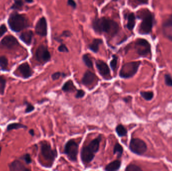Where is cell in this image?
Instances as JSON below:
<instances>
[{
  "label": "cell",
  "instance_id": "9a60e30c",
  "mask_svg": "<svg viewBox=\"0 0 172 171\" xmlns=\"http://www.w3.org/2000/svg\"><path fill=\"white\" fill-rule=\"evenodd\" d=\"M96 65L99 72L101 76L106 77L110 75L109 67L105 62L102 60H97L96 62Z\"/></svg>",
  "mask_w": 172,
  "mask_h": 171
},
{
  "label": "cell",
  "instance_id": "30bf717a",
  "mask_svg": "<svg viewBox=\"0 0 172 171\" xmlns=\"http://www.w3.org/2000/svg\"><path fill=\"white\" fill-rule=\"evenodd\" d=\"M162 32L164 36L172 42V14L162 23Z\"/></svg>",
  "mask_w": 172,
  "mask_h": 171
},
{
  "label": "cell",
  "instance_id": "ac0fdd59",
  "mask_svg": "<svg viewBox=\"0 0 172 171\" xmlns=\"http://www.w3.org/2000/svg\"><path fill=\"white\" fill-rule=\"evenodd\" d=\"M102 136L101 135L99 136L97 138L90 143L88 147L94 153H97L99 150L100 142L101 141Z\"/></svg>",
  "mask_w": 172,
  "mask_h": 171
},
{
  "label": "cell",
  "instance_id": "44dd1931",
  "mask_svg": "<svg viewBox=\"0 0 172 171\" xmlns=\"http://www.w3.org/2000/svg\"><path fill=\"white\" fill-rule=\"evenodd\" d=\"M121 167V162L119 160H115L107 165L105 167V170L108 171H117L119 170Z\"/></svg>",
  "mask_w": 172,
  "mask_h": 171
},
{
  "label": "cell",
  "instance_id": "d4e9b609",
  "mask_svg": "<svg viewBox=\"0 0 172 171\" xmlns=\"http://www.w3.org/2000/svg\"><path fill=\"white\" fill-rule=\"evenodd\" d=\"M115 131L117 135L120 137L126 136L127 134V129L122 125H117Z\"/></svg>",
  "mask_w": 172,
  "mask_h": 171
},
{
  "label": "cell",
  "instance_id": "f6af8a7d",
  "mask_svg": "<svg viewBox=\"0 0 172 171\" xmlns=\"http://www.w3.org/2000/svg\"><path fill=\"white\" fill-rule=\"evenodd\" d=\"M25 1L27 3H32L33 2V0H25Z\"/></svg>",
  "mask_w": 172,
  "mask_h": 171
},
{
  "label": "cell",
  "instance_id": "f1b7e54d",
  "mask_svg": "<svg viewBox=\"0 0 172 171\" xmlns=\"http://www.w3.org/2000/svg\"><path fill=\"white\" fill-rule=\"evenodd\" d=\"M7 80L3 76L0 75V95H3L5 94V91L6 89Z\"/></svg>",
  "mask_w": 172,
  "mask_h": 171
},
{
  "label": "cell",
  "instance_id": "b9f144b4",
  "mask_svg": "<svg viewBox=\"0 0 172 171\" xmlns=\"http://www.w3.org/2000/svg\"><path fill=\"white\" fill-rule=\"evenodd\" d=\"M68 5H69V6L72 7L73 9H75L76 8V3L75 2L74 0H68Z\"/></svg>",
  "mask_w": 172,
  "mask_h": 171
},
{
  "label": "cell",
  "instance_id": "f35d334b",
  "mask_svg": "<svg viewBox=\"0 0 172 171\" xmlns=\"http://www.w3.org/2000/svg\"><path fill=\"white\" fill-rule=\"evenodd\" d=\"M7 31V29L6 26L4 24H2L0 26V37L2 36Z\"/></svg>",
  "mask_w": 172,
  "mask_h": 171
},
{
  "label": "cell",
  "instance_id": "8fae6325",
  "mask_svg": "<svg viewBox=\"0 0 172 171\" xmlns=\"http://www.w3.org/2000/svg\"><path fill=\"white\" fill-rule=\"evenodd\" d=\"M19 45L18 41L13 36L8 35L5 37L0 43V47L2 48L11 49Z\"/></svg>",
  "mask_w": 172,
  "mask_h": 171
},
{
  "label": "cell",
  "instance_id": "484cf974",
  "mask_svg": "<svg viewBox=\"0 0 172 171\" xmlns=\"http://www.w3.org/2000/svg\"><path fill=\"white\" fill-rule=\"evenodd\" d=\"M123 152V149L119 143H117L115 144L113 149V154H116L118 158H120L122 156Z\"/></svg>",
  "mask_w": 172,
  "mask_h": 171
},
{
  "label": "cell",
  "instance_id": "7bdbcfd3",
  "mask_svg": "<svg viewBox=\"0 0 172 171\" xmlns=\"http://www.w3.org/2000/svg\"><path fill=\"white\" fill-rule=\"evenodd\" d=\"M71 34V32L68 31H65L63 32V35L64 36L69 37L70 36Z\"/></svg>",
  "mask_w": 172,
  "mask_h": 171
},
{
  "label": "cell",
  "instance_id": "4dcf8cb0",
  "mask_svg": "<svg viewBox=\"0 0 172 171\" xmlns=\"http://www.w3.org/2000/svg\"><path fill=\"white\" fill-rule=\"evenodd\" d=\"M23 6L22 0H15L14 3L12 6L11 8L15 10H21Z\"/></svg>",
  "mask_w": 172,
  "mask_h": 171
},
{
  "label": "cell",
  "instance_id": "bcb514c9",
  "mask_svg": "<svg viewBox=\"0 0 172 171\" xmlns=\"http://www.w3.org/2000/svg\"><path fill=\"white\" fill-rule=\"evenodd\" d=\"M2 152V147H0V156H1V154Z\"/></svg>",
  "mask_w": 172,
  "mask_h": 171
},
{
  "label": "cell",
  "instance_id": "7c38bea8",
  "mask_svg": "<svg viewBox=\"0 0 172 171\" xmlns=\"http://www.w3.org/2000/svg\"><path fill=\"white\" fill-rule=\"evenodd\" d=\"M17 70L20 74V76L24 80L30 78L33 74V71L27 62L23 63L22 64H20L18 66Z\"/></svg>",
  "mask_w": 172,
  "mask_h": 171
},
{
  "label": "cell",
  "instance_id": "7402d4cb",
  "mask_svg": "<svg viewBox=\"0 0 172 171\" xmlns=\"http://www.w3.org/2000/svg\"><path fill=\"white\" fill-rule=\"evenodd\" d=\"M28 128V127L27 125H23V124L19 123V122H13L11 124H9L7 125L6 128V131L9 132V131H12L14 129H27Z\"/></svg>",
  "mask_w": 172,
  "mask_h": 171
},
{
  "label": "cell",
  "instance_id": "ffe728a7",
  "mask_svg": "<svg viewBox=\"0 0 172 171\" xmlns=\"http://www.w3.org/2000/svg\"><path fill=\"white\" fill-rule=\"evenodd\" d=\"M127 22L126 24V27L130 31L133 30L135 25V16L133 13H129L127 15Z\"/></svg>",
  "mask_w": 172,
  "mask_h": 171
},
{
  "label": "cell",
  "instance_id": "cb8c5ba5",
  "mask_svg": "<svg viewBox=\"0 0 172 171\" xmlns=\"http://www.w3.org/2000/svg\"><path fill=\"white\" fill-rule=\"evenodd\" d=\"M76 89V88L74 85L73 82L71 80L65 82L62 87V90L64 92H72Z\"/></svg>",
  "mask_w": 172,
  "mask_h": 171
},
{
  "label": "cell",
  "instance_id": "5b68a950",
  "mask_svg": "<svg viewBox=\"0 0 172 171\" xmlns=\"http://www.w3.org/2000/svg\"><path fill=\"white\" fill-rule=\"evenodd\" d=\"M135 47L136 53L141 57H151V45L147 40L143 38L137 39L135 42Z\"/></svg>",
  "mask_w": 172,
  "mask_h": 171
},
{
  "label": "cell",
  "instance_id": "4316f807",
  "mask_svg": "<svg viewBox=\"0 0 172 171\" xmlns=\"http://www.w3.org/2000/svg\"><path fill=\"white\" fill-rule=\"evenodd\" d=\"M8 66V60L5 56H0V67L3 71H7Z\"/></svg>",
  "mask_w": 172,
  "mask_h": 171
},
{
  "label": "cell",
  "instance_id": "d590c367",
  "mask_svg": "<svg viewBox=\"0 0 172 171\" xmlns=\"http://www.w3.org/2000/svg\"><path fill=\"white\" fill-rule=\"evenodd\" d=\"M165 83L167 86L172 87V77L170 74L165 75Z\"/></svg>",
  "mask_w": 172,
  "mask_h": 171
},
{
  "label": "cell",
  "instance_id": "e575fe53",
  "mask_svg": "<svg viewBox=\"0 0 172 171\" xmlns=\"http://www.w3.org/2000/svg\"><path fill=\"white\" fill-rule=\"evenodd\" d=\"M117 60H118V58L116 55H113L112 60L110 61V67L111 69L113 71H115L117 67Z\"/></svg>",
  "mask_w": 172,
  "mask_h": 171
},
{
  "label": "cell",
  "instance_id": "277c9868",
  "mask_svg": "<svg viewBox=\"0 0 172 171\" xmlns=\"http://www.w3.org/2000/svg\"><path fill=\"white\" fill-rule=\"evenodd\" d=\"M141 63V61H134L124 64L120 70L119 76L125 79L131 78L138 72Z\"/></svg>",
  "mask_w": 172,
  "mask_h": 171
},
{
  "label": "cell",
  "instance_id": "5bb4252c",
  "mask_svg": "<svg viewBox=\"0 0 172 171\" xmlns=\"http://www.w3.org/2000/svg\"><path fill=\"white\" fill-rule=\"evenodd\" d=\"M95 157V153H93L88 146L84 147L80 153V158L84 164L90 163Z\"/></svg>",
  "mask_w": 172,
  "mask_h": 171
},
{
  "label": "cell",
  "instance_id": "f546056e",
  "mask_svg": "<svg viewBox=\"0 0 172 171\" xmlns=\"http://www.w3.org/2000/svg\"><path fill=\"white\" fill-rule=\"evenodd\" d=\"M83 60L88 67L89 68H92L93 67V62L92 60L90 58V57L87 54L84 55L83 56Z\"/></svg>",
  "mask_w": 172,
  "mask_h": 171
},
{
  "label": "cell",
  "instance_id": "836d02e7",
  "mask_svg": "<svg viewBox=\"0 0 172 171\" xmlns=\"http://www.w3.org/2000/svg\"><path fill=\"white\" fill-rule=\"evenodd\" d=\"M20 159L23 160L26 164H30L31 163H32V160L30 154L28 153H26V154H23L20 158Z\"/></svg>",
  "mask_w": 172,
  "mask_h": 171
},
{
  "label": "cell",
  "instance_id": "4fadbf2b",
  "mask_svg": "<svg viewBox=\"0 0 172 171\" xmlns=\"http://www.w3.org/2000/svg\"><path fill=\"white\" fill-rule=\"evenodd\" d=\"M35 32L40 36H46L47 35V21L45 17H42L38 21L35 26Z\"/></svg>",
  "mask_w": 172,
  "mask_h": 171
},
{
  "label": "cell",
  "instance_id": "7a4b0ae2",
  "mask_svg": "<svg viewBox=\"0 0 172 171\" xmlns=\"http://www.w3.org/2000/svg\"><path fill=\"white\" fill-rule=\"evenodd\" d=\"M138 17L142 20L139 27V33L142 35H148L152 31L154 24V15L148 9H144L138 12Z\"/></svg>",
  "mask_w": 172,
  "mask_h": 171
},
{
  "label": "cell",
  "instance_id": "603a6c76",
  "mask_svg": "<svg viewBox=\"0 0 172 171\" xmlns=\"http://www.w3.org/2000/svg\"><path fill=\"white\" fill-rule=\"evenodd\" d=\"M103 43V41L100 39H95L93 41L91 44L89 45V48L90 50L94 53H97L99 46Z\"/></svg>",
  "mask_w": 172,
  "mask_h": 171
},
{
  "label": "cell",
  "instance_id": "9c48e42d",
  "mask_svg": "<svg viewBox=\"0 0 172 171\" xmlns=\"http://www.w3.org/2000/svg\"><path fill=\"white\" fill-rule=\"evenodd\" d=\"M36 58L41 63H46L51 58L50 53L47 48L43 45H40L36 50Z\"/></svg>",
  "mask_w": 172,
  "mask_h": 171
},
{
  "label": "cell",
  "instance_id": "74e56055",
  "mask_svg": "<svg viewBox=\"0 0 172 171\" xmlns=\"http://www.w3.org/2000/svg\"><path fill=\"white\" fill-rule=\"evenodd\" d=\"M58 50L61 52H64V53H67L68 52V48L64 44L61 45L58 47Z\"/></svg>",
  "mask_w": 172,
  "mask_h": 171
},
{
  "label": "cell",
  "instance_id": "60d3db41",
  "mask_svg": "<svg viewBox=\"0 0 172 171\" xmlns=\"http://www.w3.org/2000/svg\"><path fill=\"white\" fill-rule=\"evenodd\" d=\"M63 73L60 72H57L54 73L52 75V78L53 80H56L60 78V77L61 76Z\"/></svg>",
  "mask_w": 172,
  "mask_h": 171
},
{
  "label": "cell",
  "instance_id": "52a82bcc",
  "mask_svg": "<svg viewBox=\"0 0 172 171\" xmlns=\"http://www.w3.org/2000/svg\"><path fill=\"white\" fill-rule=\"evenodd\" d=\"M79 151V146L73 139H70L65 143L64 153L69 160L76 161Z\"/></svg>",
  "mask_w": 172,
  "mask_h": 171
},
{
  "label": "cell",
  "instance_id": "ba28073f",
  "mask_svg": "<svg viewBox=\"0 0 172 171\" xmlns=\"http://www.w3.org/2000/svg\"><path fill=\"white\" fill-rule=\"evenodd\" d=\"M41 153L45 160L53 163L57 157V152L52 149L51 146L47 143H42L41 145Z\"/></svg>",
  "mask_w": 172,
  "mask_h": 171
},
{
  "label": "cell",
  "instance_id": "1f68e13d",
  "mask_svg": "<svg viewBox=\"0 0 172 171\" xmlns=\"http://www.w3.org/2000/svg\"><path fill=\"white\" fill-rule=\"evenodd\" d=\"M24 103L26 106V109H25V111H24L25 113H31L34 110L35 107L31 103H30L27 101H24Z\"/></svg>",
  "mask_w": 172,
  "mask_h": 171
},
{
  "label": "cell",
  "instance_id": "ee69618b",
  "mask_svg": "<svg viewBox=\"0 0 172 171\" xmlns=\"http://www.w3.org/2000/svg\"><path fill=\"white\" fill-rule=\"evenodd\" d=\"M29 133L31 136H34L35 135L34 131L33 129H31L29 130Z\"/></svg>",
  "mask_w": 172,
  "mask_h": 171
},
{
  "label": "cell",
  "instance_id": "d6a6232c",
  "mask_svg": "<svg viewBox=\"0 0 172 171\" xmlns=\"http://www.w3.org/2000/svg\"><path fill=\"white\" fill-rule=\"evenodd\" d=\"M125 170L126 171H142V169L136 165L130 164L127 166Z\"/></svg>",
  "mask_w": 172,
  "mask_h": 171
},
{
  "label": "cell",
  "instance_id": "d6986e66",
  "mask_svg": "<svg viewBox=\"0 0 172 171\" xmlns=\"http://www.w3.org/2000/svg\"><path fill=\"white\" fill-rule=\"evenodd\" d=\"M20 38L21 40L24 42L26 44L30 45L32 42L33 33L31 31H27L21 34L20 36Z\"/></svg>",
  "mask_w": 172,
  "mask_h": 171
},
{
  "label": "cell",
  "instance_id": "8992f818",
  "mask_svg": "<svg viewBox=\"0 0 172 171\" xmlns=\"http://www.w3.org/2000/svg\"><path fill=\"white\" fill-rule=\"evenodd\" d=\"M129 149L131 152L139 156H142L147 151L146 143L139 138H133L129 143Z\"/></svg>",
  "mask_w": 172,
  "mask_h": 171
},
{
  "label": "cell",
  "instance_id": "2e32d148",
  "mask_svg": "<svg viewBox=\"0 0 172 171\" xmlns=\"http://www.w3.org/2000/svg\"><path fill=\"white\" fill-rule=\"evenodd\" d=\"M9 168L11 171H29V169L25 167L19 160H15L8 165Z\"/></svg>",
  "mask_w": 172,
  "mask_h": 171
},
{
  "label": "cell",
  "instance_id": "3957f363",
  "mask_svg": "<svg viewBox=\"0 0 172 171\" xmlns=\"http://www.w3.org/2000/svg\"><path fill=\"white\" fill-rule=\"evenodd\" d=\"M9 26L12 30L18 32L28 26V21L24 16L17 13H13L8 19Z\"/></svg>",
  "mask_w": 172,
  "mask_h": 171
},
{
  "label": "cell",
  "instance_id": "83f0119b",
  "mask_svg": "<svg viewBox=\"0 0 172 171\" xmlns=\"http://www.w3.org/2000/svg\"><path fill=\"white\" fill-rule=\"evenodd\" d=\"M140 94L142 98L147 101L152 100L154 97V93L152 91H141Z\"/></svg>",
  "mask_w": 172,
  "mask_h": 171
},
{
  "label": "cell",
  "instance_id": "e0dca14e",
  "mask_svg": "<svg viewBox=\"0 0 172 171\" xmlns=\"http://www.w3.org/2000/svg\"><path fill=\"white\" fill-rule=\"evenodd\" d=\"M96 78V75L94 73L88 70L84 74L82 80V84L86 86L91 85L93 84Z\"/></svg>",
  "mask_w": 172,
  "mask_h": 171
},
{
  "label": "cell",
  "instance_id": "ab89813d",
  "mask_svg": "<svg viewBox=\"0 0 172 171\" xmlns=\"http://www.w3.org/2000/svg\"><path fill=\"white\" fill-rule=\"evenodd\" d=\"M134 1L138 6L141 5H147L149 3V0H134Z\"/></svg>",
  "mask_w": 172,
  "mask_h": 171
},
{
  "label": "cell",
  "instance_id": "6da1fadb",
  "mask_svg": "<svg viewBox=\"0 0 172 171\" xmlns=\"http://www.w3.org/2000/svg\"><path fill=\"white\" fill-rule=\"evenodd\" d=\"M93 28L98 33H106L111 36L116 34L119 30V25L115 21L102 17L95 20Z\"/></svg>",
  "mask_w": 172,
  "mask_h": 171
},
{
  "label": "cell",
  "instance_id": "8d00e7d4",
  "mask_svg": "<svg viewBox=\"0 0 172 171\" xmlns=\"http://www.w3.org/2000/svg\"><path fill=\"white\" fill-rule=\"evenodd\" d=\"M85 95V92L82 90V89H79L77 90V92L76 95V99H80L84 97Z\"/></svg>",
  "mask_w": 172,
  "mask_h": 171
}]
</instances>
